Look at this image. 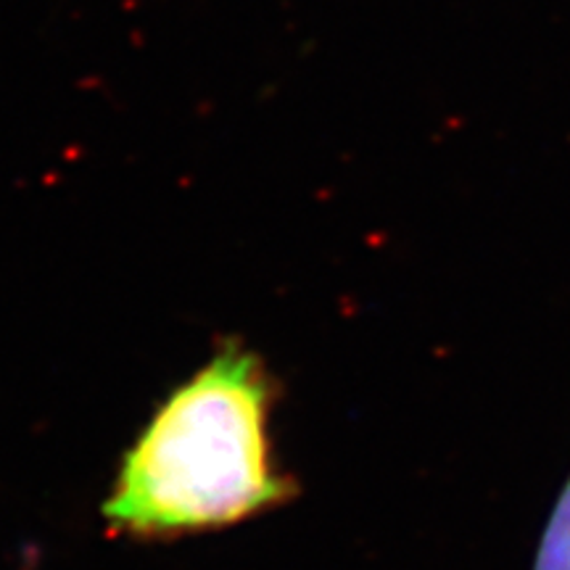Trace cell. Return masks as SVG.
<instances>
[{"label": "cell", "instance_id": "7a4b0ae2", "mask_svg": "<svg viewBox=\"0 0 570 570\" xmlns=\"http://www.w3.org/2000/svg\"><path fill=\"white\" fill-rule=\"evenodd\" d=\"M531 570H570V475L541 531Z\"/></svg>", "mask_w": 570, "mask_h": 570}, {"label": "cell", "instance_id": "6da1fadb", "mask_svg": "<svg viewBox=\"0 0 570 570\" xmlns=\"http://www.w3.org/2000/svg\"><path fill=\"white\" fill-rule=\"evenodd\" d=\"M275 381L265 362L225 344L154 412L104 504L111 531L175 539L227 529L288 502L294 483L269 436Z\"/></svg>", "mask_w": 570, "mask_h": 570}]
</instances>
